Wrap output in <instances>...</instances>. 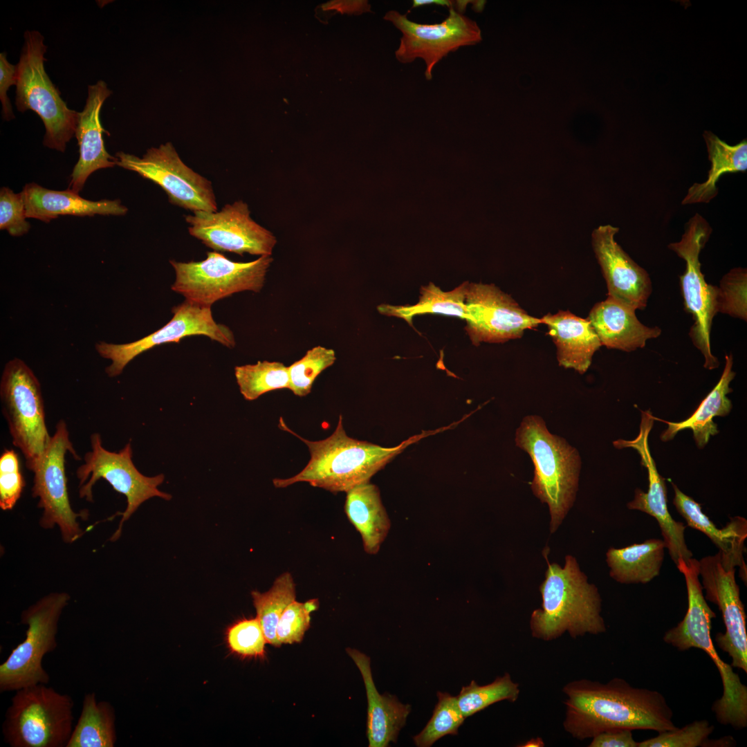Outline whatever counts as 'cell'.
I'll return each mask as SVG.
<instances>
[{
	"label": "cell",
	"mask_w": 747,
	"mask_h": 747,
	"mask_svg": "<svg viewBox=\"0 0 747 747\" xmlns=\"http://www.w3.org/2000/svg\"><path fill=\"white\" fill-rule=\"evenodd\" d=\"M566 696L564 729L584 740L613 729L661 732L676 728L673 711L656 690L631 686L622 678L603 683L580 679L562 688Z\"/></svg>",
	"instance_id": "6da1fadb"
},
{
	"label": "cell",
	"mask_w": 747,
	"mask_h": 747,
	"mask_svg": "<svg viewBox=\"0 0 747 747\" xmlns=\"http://www.w3.org/2000/svg\"><path fill=\"white\" fill-rule=\"evenodd\" d=\"M279 427L303 441L308 447L310 459L297 474L286 479L276 478V488H286L298 482L333 493L347 492L353 487L370 481L371 478L422 436H412L392 448L353 439L347 435L343 418L339 416L333 434L320 441H308L297 435L279 419Z\"/></svg>",
	"instance_id": "7a4b0ae2"
},
{
	"label": "cell",
	"mask_w": 747,
	"mask_h": 747,
	"mask_svg": "<svg viewBox=\"0 0 747 747\" xmlns=\"http://www.w3.org/2000/svg\"><path fill=\"white\" fill-rule=\"evenodd\" d=\"M546 560L548 568L540 587L542 607L534 610L530 619L532 636L551 641L565 632L573 638L605 632L598 589L588 582L575 558L566 555L563 567Z\"/></svg>",
	"instance_id": "3957f363"
},
{
	"label": "cell",
	"mask_w": 747,
	"mask_h": 747,
	"mask_svg": "<svg viewBox=\"0 0 747 747\" xmlns=\"http://www.w3.org/2000/svg\"><path fill=\"white\" fill-rule=\"evenodd\" d=\"M685 578L688 593V609L683 619L667 630L663 640L679 651L691 648L703 650L712 660L721 679L723 692L712 707L719 723L735 729L747 726V687L734 672L730 664L718 654L711 638L712 619L715 614L705 599L699 581V560L691 557L676 565Z\"/></svg>",
	"instance_id": "277c9868"
},
{
	"label": "cell",
	"mask_w": 747,
	"mask_h": 747,
	"mask_svg": "<svg viewBox=\"0 0 747 747\" xmlns=\"http://www.w3.org/2000/svg\"><path fill=\"white\" fill-rule=\"evenodd\" d=\"M515 444L531 457L534 465L531 489L547 504L550 531L561 524L575 499L581 459L564 438L548 431L537 415L526 416L515 432Z\"/></svg>",
	"instance_id": "5b68a950"
},
{
	"label": "cell",
	"mask_w": 747,
	"mask_h": 747,
	"mask_svg": "<svg viewBox=\"0 0 747 747\" xmlns=\"http://www.w3.org/2000/svg\"><path fill=\"white\" fill-rule=\"evenodd\" d=\"M17 64L15 104L20 112L35 111L46 129L44 145L64 152L75 135L79 112L71 109L60 96L44 68L47 46L37 30H26Z\"/></svg>",
	"instance_id": "8992f818"
},
{
	"label": "cell",
	"mask_w": 747,
	"mask_h": 747,
	"mask_svg": "<svg viewBox=\"0 0 747 747\" xmlns=\"http://www.w3.org/2000/svg\"><path fill=\"white\" fill-rule=\"evenodd\" d=\"M2 725L5 741L12 747H66L73 728L70 695L46 684L15 691Z\"/></svg>",
	"instance_id": "52a82bcc"
},
{
	"label": "cell",
	"mask_w": 747,
	"mask_h": 747,
	"mask_svg": "<svg viewBox=\"0 0 747 747\" xmlns=\"http://www.w3.org/2000/svg\"><path fill=\"white\" fill-rule=\"evenodd\" d=\"M70 600L68 593L53 592L22 611L21 622L28 626L26 636L0 665L1 692L48 683L50 676L43 667V658L57 646L59 620Z\"/></svg>",
	"instance_id": "ba28073f"
},
{
	"label": "cell",
	"mask_w": 747,
	"mask_h": 747,
	"mask_svg": "<svg viewBox=\"0 0 747 747\" xmlns=\"http://www.w3.org/2000/svg\"><path fill=\"white\" fill-rule=\"evenodd\" d=\"M2 413L12 444L23 454L31 471L50 439L41 385L32 369L21 359L9 360L0 382Z\"/></svg>",
	"instance_id": "9c48e42d"
},
{
	"label": "cell",
	"mask_w": 747,
	"mask_h": 747,
	"mask_svg": "<svg viewBox=\"0 0 747 747\" xmlns=\"http://www.w3.org/2000/svg\"><path fill=\"white\" fill-rule=\"evenodd\" d=\"M272 261L270 256H261L249 262H236L216 251L208 252L200 261L169 260L176 275L171 288L185 300L211 307L234 293L260 292Z\"/></svg>",
	"instance_id": "30bf717a"
},
{
	"label": "cell",
	"mask_w": 747,
	"mask_h": 747,
	"mask_svg": "<svg viewBox=\"0 0 747 747\" xmlns=\"http://www.w3.org/2000/svg\"><path fill=\"white\" fill-rule=\"evenodd\" d=\"M90 443L91 450L84 454V463L76 470L79 497L93 502V487L100 479L106 480L116 492L126 497V509L120 513L122 517L118 527L109 539L115 542L120 537L124 523L143 502L154 497L168 501L172 495L158 488L165 479L164 474L147 477L136 468L132 461L131 442L118 452L106 450L98 433L91 434Z\"/></svg>",
	"instance_id": "8fae6325"
},
{
	"label": "cell",
	"mask_w": 747,
	"mask_h": 747,
	"mask_svg": "<svg viewBox=\"0 0 747 747\" xmlns=\"http://www.w3.org/2000/svg\"><path fill=\"white\" fill-rule=\"evenodd\" d=\"M712 231L706 219L697 213L685 224L681 240L668 245L669 249L685 261L680 284L685 309L694 320L690 335L704 357V367L710 370L719 366L717 358L711 352L710 340L712 320L718 313L717 286L706 283L699 255Z\"/></svg>",
	"instance_id": "7c38bea8"
},
{
	"label": "cell",
	"mask_w": 747,
	"mask_h": 747,
	"mask_svg": "<svg viewBox=\"0 0 747 747\" xmlns=\"http://www.w3.org/2000/svg\"><path fill=\"white\" fill-rule=\"evenodd\" d=\"M80 458L69 438L64 420L56 425L55 432L39 460L31 472L34 473L32 496L39 498L37 507L43 510L39 525L45 529L59 528L62 540L72 544L84 534L77 519L88 516V511L76 513L71 506L65 472V455Z\"/></svg>",
	"instance_id": "4fadbf2b"
},
{
	"label": "cell",
	"mask_w": 747,
	"mask_h": 747,
	"mask_svg": "<svg viewBox=\"0 0 747 747\" xmlns=\"http://www.w3.org/2000/svg\"><path fill=\"white\" fill-rule=\"evenodd\" d=\"M383 18L402 33L395 51L396 59L402 64H410L422 59L428 81L432 79L434 67L449 53L481 40L477 24L452 8H449L445 20L436 24L417 23L411 21L407 14L394 10L388 11Z\"/></svg>",
	"instance_id": "5bb4252c"
},
{
	"label": "cell",
	"mask_w": 747,
	"mask_h": 747,
	"mask_svg": "<svg viewBox=\"0 0 747 747\" xmlns=\"http://www.w3.org/2000/svg\"><path fill=\"white\" fill-rule=\"evenodd\" d=\"M116 165L159 185L172 204L192 211L216 212L211 182L186 165L170 142L149 149L139 158L119 151Z\"/></svg>",
	"instance_id": "9a60e30c"
},
{
	"label": "cell",
	"mask_w": 747,
	"mask_h": 747,
	"mask_svg": "<svg viewBox=\"0 0 747 747\" xmlns=\"http://www.w3.org/2000/svg\"><path fill=\"white\" fill-rule=\"evenodd\" d=\"M172 311L173 317L167 324L137 341L125 344L96 343L95 349L99 355L111 361L105 369L108 376H119L133 358L157 345L178 343L191 335H205L230 349L235 346L232 331L227 326L215 322L210 306L185 300L174 306Z\"/></svg>",
	"instance_id": "2e32d148"
},
{
	"label": "cell",
	"mask_w": 747,
	"mask_h": 747,
	"mask_svg": "<svg viewBox=\"0 0 747 747\" xmlns=\"http://www.w3.org/2000/svg\"><path fill=\"white\" fill-rule=\"evenodd\" d=\"M185 221L190 234L215 251L271 256L277 243L271 232L250 217L242 201L226 204L219 212H194Z\"/></svg>",
	"instance_id": "e0dca14e"
},
{
	"label": "cell",
	"mask_w": 747,
	"mask_h": 747,
	"mask_svg": "<svg viewBox=\"0 0 747 747\" xmlns=\"http://www.w3.org/2000/svg\"><path fill=\"white\" fill-rule=\"evenodd\" d=\"M465 302L470 315L465 330L476 346L520 338L526 330L542 324L492 284L468 283Z\"/></svg>",
	"instance_id": "ac0fdd59"
},
{
	"label": "cell",
	"mask_w": 747,
	"mask_h": 747,
	"mask_svg": "<svg viewBox=\"0 0 747 747\" xmlns=\"http://www.w3.org/2000/svg\"><path fill=\"white\" fill-rule=\"evenodd\" d=\"M640 412L641 421L638 436L634 440L618 439L613 442L617 449L631 448L636 450L640 456L641 464L647 471V491L636 488L634 499L627 506L630 510L647 513L657 521L665 547L676 565L680 560L687 562L692 557V553L685 540L686 526L674 520L669 513L665 479L658 472L648 444V436L654 420L650 410Z\"/></svg>",
	"instance_id": "d6986e66"
},
{
	"label": "cell",
	"mask_w": 747,
	"mask_h": 747,
	"mask_svg": "<svg viewBox=\"0 0 747 747\" xmlns=\"http://www.w3.org/2000/svg\"><path fill=\"white\" fill-rule=\"evenodd\" d=\"M699 564L705 599L718 607L726 627L724 633L715 635V643L732 658V667L746 673V616L735 579V568H724L719 553L701 558Z\"/></svg>",
	"instance_id": "ffe728a7"
},
{
	"label": "cell",
	"mask_w": 747,
	"mask_h": 747,
	"mask_svg": "<svg viewBox=\"0 0 747 747\" xmlns=\"http://www.w3.org/2000/svg\"><path fill=\"white\" fill-rule=\"evenodd\" d=\"M619 228L601 225L591 235L593 250L607 287V297L635 311L644 309L652 293L647 272L615 240Z\"/></svg>",
	"instance_id": "44dd1931"
},
{
	"label": "cell",
	"mask_w": 747,
	"mask_h": 747,
	"mask_svg": "<svg viewBox=\"0 0 747 747\" xmlns=\"http://www.w3.org/2000/svg\"><path fill=\"white\" fill-rule=\"evenodd\" d=\"M112 93L103 80L88 86V96L79 119L75 136L79 146V159L71 175L67 190L77 194L82 190L88 177L100 169L116 165L117 159L106 150L100 114L107 98Z\"/></svg>",
	"instance_id": "7402d4cb"
},
{
	"label": "cell",
	"mask_w": 747,
	"mask_h": 747,
	"mask_svg": "<svg viewBox=\"0 0 747 747\" xmlns=\"http://www.w3.org/2000/svg\"><path fill=\"white\" fill-rule=\"evenodd\" d=\"M674 491L673 504L687 525L705 534L718 548L720 560L726 569L740 567V575L746 582V565L744 558V542L747 537V520L741 516L730 518L722 528H718L702 511L701 504L684 494L671 481Z\"/></svg>",
	"instance_id": "603a6c76"
},
{
	"label": "cell",
	"mask_w": 747,
	"mask_h": 747,
	"mask_svg": "<svg viewBox=\"0 0 747 747\" xmlns=\"http://www.w3.org/2000/svg\"><path fill=\"white\" fill-rule=\"evenodd\" d=\"M347 652L359 669L365 683L368 709L367 736L369 747H386L396 743L405 726L411 706L403 704L394 695L380 694L374 684L370 658L361 652L347 648Z\"/></svg>",
	"instance_id": "cb8c5ba5"
},
{
	"label": "cell",
	"mask_w": 747,
	"mask_h": 747,
	"mask_svg": "<svg viewBox=\"0 0 747 747\" xmlns=\"http://www.w3.org/2000/svg\"><path fill=\"white\" fill-rule=\"evenodd\" d=\"M635 311L607 297L593 306L587 320L602 346L629 352L644 347L648 340L656 338L661 333L658 326L643 324Z\"/></svg>",
	"instance_id": "d4e9b609"
},
{
	"label": "cell",
	"mask_w": 747,
	"mask_h": 747,
	"mask_svg": "<svg viewBox=\"0 0 747 747\" xmlns=\"http://www.w3.org/2000/svg\"><path fill=\"white\" fill-rule=\"evenodd\" d=\"M540 319L556 346L559 365L584 374L602 346L590 322L569 311L548 313Z\"/></svg>",
	"instance_id": "484cf974"
},
{
	"label": "cell",
	"mask_w": 747,
	"mask_h": 747,
	"mask_svg": "<svg viewBox=\"0 0 747 747\" xmlns=\"http://www.w3.org/2000/svg\"><path fill=\"white\" fill-rule=\"evenodd\" d=\"M21 193L26 217L46 223L61 215L121 216L126 214L128 210L118 199L90 201L69 190H52L35 183L26 184Z\"/></svg>",
	"instance_id": "4316f807"
},
{
	"label": "cell",
	"mask_w": 747,
	"mask_h": 747,
	"mask_svg": "<svg viewBox=\"0 0 747 747\" xmlns=\"http://www.w3.org/2000/svg\"><path fill=\"white\" fill-rule=\"evenodd\" d=\"M725 360V367L717 384L688 418L677 423L664 421L653 416L654 421L657 420L668 425L667 428L661 434L660 438L662 441H670L679 432L690 429L693 432L697 446L702 449L706 445L711 436L719 433L717 425L713 422L712 419L715 416H726L730 412L732 405L727 395L732 391L730 387V383L735 376V373L732 371V355H726Z\"/></svg>",
	"instance_id": "83f0119b"
},
{
	"label": "cell",
	"mask_w": 747,
	"mask_h": 747,
	"mask_svg": "<svg viewBox=\"0 0 747 747\" xmlns=\"http://www.w3.org/2000/svg\"><path fill=\"white\" fill-rule=\"evenodd\" d=\"M346 495L344 512L360 534L365 551L376 555L391 527L377 486L370 481L358 485Z\"/></svg>",
	"instance_id": "f1b7e54d"
},
{
	"label": "cell",
	"mask_w": 747,
	"mask_h": 747,
	"mask_svg": "<svg viewBox=\"0 0 747 747\" xmlns=\"http://www.w3.org/2000/svg\"><path fill=\"white\" fill-rule=\"evenodd\" d=\"M665 548L664 541L656 538L621 548L611 547L606 553L609 575L622 584L648 583L659 575Z\"/></svg>",
	"instance_id": "f546056e"
},
{
	"label": "cell",
	"mask_w": 747,
	"mask_h": 747,
	"mask_svg": "<svg viewBox=\"0 0 747 747\" xmlns=\"http://www.w3.org/2000/svg\"><path fill=\"white\" fill-rule=\"evenodd\" d=\"M703 137L707 146L710 168L706 180L690 186L682 201L683 205L708 203L718 194L717 182L726 173L747 170V142L730 145L710 131Z\"/></svg>",
	"instance_id": "4dcf8cb0"
},
{
	"label": "cell",
	"mask_w": 747,
	"mask_h": 747,
	"mask_svg": "<svg viewBox=\"0 0 747 747\" xmlns=\"http://www.w3.org/2000/svg\"><path fill=\"white\" fill-rule=\"evenodd\" d=\"M468 283L465 282L450 291H443L430 282L421 288L416 304L405 306L380 304L377 310L381 315L402 318L411 325L414 316L425 313L456 316L466 321L470 318L465 302Z\"/></svg>",
	"instance_id": "1f68e13d"
},
{
	"label": "cell",
	"mask_w": 747,
	"mask_h": 747,
	"mask_svg": "<svg viewBox=\"0 0 747 747\" xmlns=\"http://www.w3.org/2000/svg\"><path fill=\"white\" fill-rule=\"evenodd\" d=\"M115 711L94 692L84 695L82 712L66 747H113L116 741Z\"/></svg>",
	"instance_id": "d6a6232c"
},
{
	"label": "cell",
	"mask_w": 747,
	"mask_h": 747,
	"mask_svg": "<svg viewBox=\"0 0 747 747\" xmlns=\"http://www.w3.org/2000/svg\"><path fill=\"white\" fill-rule=\"evenodd\" d=\"M252 602L264 631L267 643L281 645L277 640L276 629L279 620L286 608L295 600V584L292 575L284 572L278 576L270 589L261 593L251 592Z\"/></svg>",
	"instance_id": "836d02e7"
},
{
	"label": "cell",
	"mask_w": 747,
	"mask_h": 747,
	"mask_svg": "<svg viewBox=\"0 0 747 747\" xmlns=\"http://www.w3.org/2000/svg\"><path fill=\"white\" fill-rule=\"evenodd\" d=\"M234 375L239 390L247 400H254L270 391L288 389V367L280 362L258 361L237 366Z\"/></svg>",
	"instance_id": "e575fe53"
},
{
	"label": "cell",
	"mask_w": 747,
	"mask_h": 747,
	"mask_svg": "<svg viewBox=\"0 0 747 747\" xmlns=\"http://www.w3.org/2000/svg\"><path fill=\"white\" fill-rule=\"evenodd\" d=\"M519 692V684L506 672L485 685H479L475 681H472L469 685L462 687L456 697L460 710L467 718L495 703L504 700L515 702Z\"/></svg>",
	"instance_id": "d590c367"
},
{
	"label": "cell",
	"mask_w": 747,
	"mask_h": 747,
	"mask_svg": "<svg viewBox=\"0 0 747 747\" xmlns=\"http://www.w3.org/2000/svg\"><path fill=\"white\" fill-rule=\"evenodd\" d=\"M438 702L433 714L425 728L414 737L418 747H430L441 737L458 734L459 728L465 720L458 705L456 697L447 692H437Z\"/></svg>",
	"instance_id": "8d00e7d4"
},
{
	"label": "cell",
	"mask_w": 747,
	"mask_h": 747,
	"mask_svg": "<svg viewBox=\"0 0 747 747\" xmlns=\"http://www.w3.org/2000/svg\"><path fill=\"white\" fill-rule=\"evenodd\" d=\"M336 360L332 349L317 346L307 351L299 360L288 367V389L297 396L310 394L316 378Z\"/></svg>",
	"instance_id": "74e56055"
},
{
	"label": "cell",
	"mask_w": 747,
	"mask_h": 747,
	"mask_svg": "<svg viewBox=\"0 0 747 747\" xmlns=\"http://www.w3.org/2000/svg\"><path fill=\"white\" fill-rule=\"evenodd\" d=\"M230 649L242 657L264 658L267 643L261 625L257 619L243 618L230 626L226 631Z\"/></svg>",
	"instance_id": "f35d334b"
},
{
	"label": "cell",
	"mask_w": 747,
	"mask_h": 747,
	"mask_svg": "<svg viewBox=\"0 0 747 747\" xmlns=\"http://www.w3.org/2000/svg\"><path fill=\"white\" fill-rule=\"evenodd\" d=\"M714 729L708 721L697 720L681 728L658 732L654 737L638 742V747L708 746L709 736Z\"/></svg>",
	"instance_id": "ab89813d"
},
{
	"label": "cell",
	"mask_w": 747,
	"mask_h": 747,
	"mask_svg": "<svg viewBox=\"0 0 747 747\" xmlns=\"http://www.w3.org/2000/svg\"><path fill=\"white\" fill-rule=\"evenodd\" d=\"M319 607L317 599L305 602H292L282 613L276 629L279 643L292 644L302 640L310 627L311 614Z\"/></svg>",
	"instance_id": "60d3db41"
},
{
	"label": "cell",
	"mask_w": 747,
	"mask_h": 747,
	"mask_svg": "<svg viewBox=\"0 0 747 747\" xmlns=\"http://www.w3.org/2000/svg\"><path fill=\"white\" fill-rule=\"evenodd\" d=\"M718 312L746 320V270L732 269L717 287Z\"/></svg>",
	"instance_id": "b9f144b4"
},
{
	"label": "cell",
	"mask_w": 747,
	"mask_h": 747,
	"mask_svg": "<svg viewBox=\"0 0 747 747\" xmlns=\"http://www.w3.org/2000/svg\"><path fill=\"white\" fill-rule=\"evenodd\" d=\"M25 484L17 454L5 449L0 456V508L3 510L14 508Z\"/></svg>",
	"instance_id": "7bdbcfd3"
},
{
	"label": "cell",
	"mask_w": 747,
	"mask_h": 747,
	"mask_svg": "<svg viewBox=\"0 0 747 747\" xmlns=\"http://www.w3.org/2000/svg\"><path fill=\"white\" fill-rule=\"evenodd\" d=\"M25 203L21 192L15 193L7 187L0 190V229L14 237L27 233L30 228L26 221Z\"/></svg>",
	"instance_id": "ee69618b"
},
{
	"label": "cell",
	"mask_w": 747,
	"mask_h": 747,
	"mask_svg": "<svg viewBox=\"0 0 747 747\" xmlns=\"http://www.w3.org/2000/svg\"><path fill=\"white\" fill-rule=\"evenodd\" d=\"M6 55V53H0V100L2 118L9 121L15 115L7 92L11 86L17 85V65L10 63Z\"/></svg>",
	"instance_id": "f6af8a7d"
},
{
	"label": "cell",
	"mask_w": 747,
	"mask_h": 747,
	"mask_svg": "<svg viewBox=\"0 0 747 747\" xmlns=\"http://www.w3.org/2000/svg\"><path fill=\"white\" fill-rule=\"evenodd\" d=\"M589 747H638L629 729H613L604 731L592 738Z\"/></svg>",
	"instance_id": "bcb514c9"
},
{
	"label": "cell",
	"mask_w": 747,
	"mask_h": 747,
	"mask_svg": "<svg viewBox=\"0 0 747 747\" xmlns=\"http://www.w3.org/2000/svg\"><path fill=\"white\" fill-rule=\"evenodd\" d=\"M319 8L322 12L335 11L347 15L371 12V5L366 0H332L322 3Z\"/></svg>",
	"instance_id": "7dc6e473"
},
{
	"label": "cell",
	"mask_w": 747,
	"mask_h": 747,
	"mask_svg": "<svg viewBox=\"0 0 747 747\" xmlns=\"http://www.w3.org/2000/svg\"><path fill=\"white\" fill-rule=\"evenodd\" d=\"M453 4L454 1L450 0H413L410 10L427 5H436L451 8H453Z\"/></svg>",
	"instance_id": "c3c4849f"
},
{
	"label": "cell",
	"mask_w": 747,
	"mask_h": 747,
	"mask_svg": "<svg viewBox=\"0 0 747 747\" xmlns=\"http://www.w3.org/2000/svg\"><path fill=\"white\" fill-rule=\"evenodd\" d=\"M544 746V741L541 738L537 737V738H532V739H531L527 742H526L524 744V745H522L521 746H523V747H541V746Z\"/></svg>",
	"instance_id": "681fc988"
},
{
	"label": "cell",
	"mask_w": 747,
	"mask_h": 747,
	"mask_svg": "<svg viewBox=\"0 0 747 747\" xmlns=\"http://www.w3.org/2000/svg\"><path fill=\"white\" fill-rule=\"evenodd\" d=\"M486 3V1L483 0L474 1L473 9L477 12H480L483 10Z\"/></svg>",
	"instance_id": "f907efd6"
}]
</instances>
